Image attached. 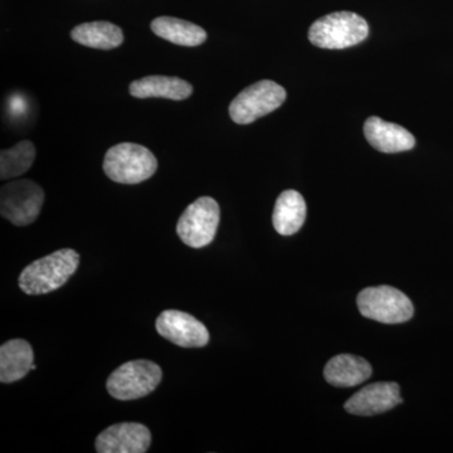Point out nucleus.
Segmentation results:
<instances>
[{
    "instance_id": "1",
    "label": "nucleus",
    "mask_w": 453,
    "mask_h": 453,
    "mask_svg": "<svg viewBox=\"0 0 453 453\" xmlns=\"http://www.w3.org/2000/svg\"><path fill=\"white\" fill-rule=\"evenodd\" d=\"M79 265V253L73 249H62L28 265L20 273L18 285L25 294L33 296L50 294L61 288Z\"/></svg>"
},
{
    "instance_id": "2",
    "label": "nucleus",
    "mask_w": 453,
    "mask_h": 453,
    "mask_svg": "<svg viewBox=\"0 0 453 453\" xmlns=\"http://www.w3.org/2000/svg\"><path fill=\"white\" fill-rule=\"evenodd\" d=\"M369 35L365 18L353 12H335L316 20L310 27L309 40L325 50H344L357 46Z\"/></svg>"
},
{
    "instance_id": "3",
    "label": "nucleus",
    "mask_w": 453,
    "mask_h": 453,
    "mask_svg": "<svg viewBox=\"0 0 453 453\" xmlns=\"http://www.w3.org/2000/svg\"><path fill=\"white\" fill-rule=\"evenodd\" d=\"M157 170V160L145 146L121 142L110 148L104 159V172L115 183L139 184Z\"/></svg>"
},
{
    "instance_id": "4",
    "label": "nucleus",
    "mask_w": 453,
    "mask_h": 453,
    "mask_svg": "<svg viewBox=\"0 0 453 453\" xmlns=\"http://www.w3.org/2000/svg\"><path fill=\"white\" fill-rule=\"evenodd\" d=\"M162 380V368L154 362L131 360L112 372L106 388L118 401H135L153 393Z\"/></svg>"
},
{
    "instance_id": "5",
    "label": "nucleus",
    "mask_w": 453,
    "mask_h": 453,
    "mask_svg": "<svg viewBox=\"0 0 453 453\" xmlns=\"http://www.w3.org/2000/svg\"><path fill=\"white\" fill-rule=\"evenodd\" d=\"M360 314L383 324H402L414 314L412 301L392 286L366 288L357 295Z\"/></svg>"
},
{
    "instance_id": "6",
    "label": "nucleus",
    "mask_w": 453,
    "mask_h": 453,
    "mask_svg": "<svg viewBox=\"0 0 453 453\" xmlns=\"http://www.w3.org/2000/svg\"><path fill=\"white\" fill-rule=\"evenodd\" d=\"M220 210L211 196H201L188 205L178 220L177 234L181 242L192 249H203L213 242L219 231Z\"/></svg>"
},
{
    "instance_id": "7",
    "label": "nucleus",
    "mask_w": 453,
    "mask_h": 453,
    "mask_svg": "<svg viewBox=\"0 0 453 453\" xmlns=\"http://www.w3.org/2000/svg\"><path fill=\"white\" fill-rule=\"evenodd\" d=\"M286 89L279 83L264 80L237 95L229 105V116L238 125H249L268 115L285 103Z\"/></svg>"
},
{
    "instance_id": "8",
    "label": "nucleus",
    "mask_w": 453,
    "mask_h": 453,
    "mask_svg": "<svg viewBox=\"0 0 453 453\" xmlns=\"http://www.w3.org/2000/svg\"><path fill=\"white\" fill-rule=\"evenodd\" d=\"M44 190L28 179L5 184L0 190V213L12 225H32L40 216L43 207Z\"/></svg>"
},
{
    "instance_id": "9",
    "label": "nucleus",
    "mask_w": 453,
    "mask_h": 453,
    "mask_svg": "<svg viewBox=\"0 0 453 453\" xmlns=\"http://www.w3.org/2000/svg\"><path fill=\"white\" fill-rule=\"evenodd\" d=\"M157 332L180 348H203L210 342V332L195 316L178 310H165L157 316Z\"/></svg>"
},
{
    "instance_id": "10",
    "label": "nucleus",
    "mask_w": 453,
    "mask_h": 453,
    "mask_svg": "<svg viewBox=\"0 0 453 453\" xmlns=\"http://www.w3.org/2000/svg\"><path fill=\"white\" fill-rule=\"evenodd\" d=\"M151 445V434L142 423H118L104 429L96 438L98 453H145Z\"/></svg>"
},
{
    "instance_id": "11",
    "label": "nucleus",
    "mask_w": 453,
    "mask_h": 453,
    "mask_svg": "<svg viewBox=\"0 0 453 453\" xmlns=\"http://www.w3.org/2000/svg\"><path fill=\"white\" fill-rule=\"evenodd\" d=\"M401 403V390L398 384L392 381H380V383L369 384L360 389L349 398L344 408L348 413L371 417L388 412Z\"/></svg>"
},
{
    "instance_id": "12",
    "label": "nucleus",
    "mask_w": 453,
    "mask_h": 453,
    "mask_svg": "<svg viewBox=\"0 0 453 453\" xmlns=\"http://www.w3.org/2000/svg\"><path fill=\"white\" fill-rule=\"evenodd\" d=\"M365 135L369 144L381 153H402L416 145V139L410 131L377 116H372L365 121Z\"/></svg>"
},
{
    "instance_id": "13",
    "label": "nucleus",
    "mask_w": 453,
    "mask_h": 453,
    "mask_svg": "<svg viewBox=\"0 0 453 453\" xmlns=\"http://www.w3.org/2000/svg\"><path fill=\"white\" fill-rule=\"evenodd\" d=\"M372 375V365L363 357L340 354L332 357L324 369L327 383L338 388H353L368 380Z\"/></svg>"
},
{
    "instance_id": "14",
    "label": "nucleus",
    "mask_w": 453,
    "mask_h": 453,
    "mask_svg": "<svg viewBox=\"0 0 453 453\" xmlns=\"http://www.w3.org/2000/svg\"><path fill=\"white\" fill-rule=\"evenodd\" d=\"M35 353L31 344L23 339H12L0 347V381L4 384L16 383L23 380L33 365Z\"/></svg>"
},
{
    "instance_id": "15",
    "label": "nucleus",
    "mask_w": 453,
    "mask_h": 453,
    "mask_svg": "<svg viewBox=\"0 0 453 453\" xmlns=\"http://www.w3.org/2000/svg\"><path fill=\"white\" fill-rule=\"evenodd\" d=\"M131 96L136 98H169L181 101L192 96L193 86L178 77L146 76L136 80L129 88Z\"/></svg>"
},
{
    "instance_id": "16",
    "label": "nucleus",
    "mask_w": 453,
    "mask_h": 453,
    "mask_svg": "<svg viewBox=\"0 0 453 453\" xmlns=\"http://www.w3.org/2000/svg\"><path fill=\"white\" fill-rule=\"evenodd\" d=\"M306 219V203L296 190H285L277 198L273 210V223L281 235H292L299 232Z\"/></svg>"
},
{
    "instance_id": "17",
    "label": "nucleus",
    "mask_w": 453,
    "mask_h": 453,
    "mask_svg": "<svg viewBox=\"0 0 453 453\" xmlns=\"http://www.w3.org/2000/svg\"><path fill=\"white\" fill-rule=\"evenodd\" d=\"M151 31L170 43L184 47L201 46L208 38L207 32L202 27L179 18H157L151 22Z\"/></svg>"
},
{
    "instance_id": "18",
    "label": "nucleus",
    "mask_w": 453,
    "mask_h": 453,
    "mask_svg": "<svg viewBox=\"0 0 453 453\" xmlns=\"http://www.w3.org/2000/svg\"><path fill=\"white\" fill-rule=\"evenodd\" d=\"M71 37L81 46L105 50L118 49L124 42L120 27L110 22L82 23L73 29Z\"/></svg>"
},
{
    "instance_id": "19",
    "label": "nucleus",
    "mask_w": 453,
    "mask_h": 453,
    "mask_svg": "<svg viewBox=\"0 0 453 453\" xmlns=\"http://www.w3.org/2000/svg\"><path fill=\"white\" fill-rule=\"evenodd\" d=\"M35 160V148L28 140L0 153V179L9 180L28 172Z\"/></svg>"
}]
</instances>
